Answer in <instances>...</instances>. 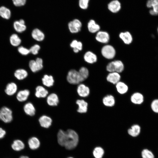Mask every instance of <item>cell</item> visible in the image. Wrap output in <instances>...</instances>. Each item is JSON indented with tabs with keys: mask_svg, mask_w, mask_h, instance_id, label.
Masks as SVG:
<instances>
[{
	"mask_svg": "<svg viewBox=\"0 0 158 158\" xmlns=\"http://www.w3.org/2000/svg\"><path fill=\"white\" fill-rule=\"evenodd\" d=\"M6 134V130L2 127L0 126V140L4 138Z\"/></svg>",
	"mask_w": 158,
	"mask_h": 158,
	"instance_id": "ee69618b",
	"label": "cell"
},
{
	"mask_svg": "<svg viewBox=\"0 0 158 158\" xmlns=\"http://www.w3.org/2000/svg\"><path fill=\"white\" fill-rule=\"evenodd\" d=\"M79 142V136L74 130L69 129L66 131V135L63 147L68 150L74 149Z\"/></svg>",
	"mask_w": 158,
	"mask_h": 158,
	"instance_id": "6da1fadb",
	"label": "cell"
},
{
	"mask_svg": "<svg viewBox=\"0 0 158 158\" xmlns=\"http://www.w3.org/2000/svg\"><path fill=\"white\" fill-rule=\"evenodd\" d=\"M121 78L119 73L114 72H110L107 75L106 79L109 83L114 84H116L120 81Z\"/></svg>",
	"mask_w": 158,
	"mask_h": 158,
	"instance_id": "9a60e30c",
	"label": "cell"
},
{
	"mask_svg": "<svg viewBox=\"0 0 158 158\" xmlns=\"http://www.w3.org/2000/svg\"><path fill=\"white\" fill-rule=\"evenodd\" d=\"M47 101L49 105L52 106L57 105L59 102L58 96L54 93L50 94L47 97Z\"/></svg>",
	"mask_w": 158,
	"mask_h": 158,
	"instance_id": "d4e9b609",
	"label": "cell"
},
{
	"mask_svg": "<svg viewBox=\"0 0 158 158\" xmlns=\"http://www.w3.org/2000/svg\"><path fill=\"white\" fill-rule=\"evenodd\" d=\"M24 142L19 139H16L12 142L11 145V149L14 151L19 152L23 150L25 147Z\"/></svg>",
	"mask_w": 158,
	"mask_h": 158,
	"instance_id": "7c38bea8",
	"label": "cell"
},
{
	"mask_svg": "<svg viewBox=\"0 0 158 158\" xmlns=\"http://www.w3.org/2000/svg\"><path fill=\"white\" fill-rule=\"evenodd\" d=\"M151 107L153 111L158 113V99H155L152 102Z\"/></svg>",
	"mask_w": 158,
	"mask_h": 158,
	"instance_id": "b9f144b4",
	"label": "cell"
},
{
	"mask_svg": "<svg viewBox=\"0 0 158 158\" xmlns=\"http://www.w3.org/2000/svg\"><path fill=\"white\" fill-rule=\"evenodd\" d=\"M28 142L29 148L32 150L37 149L40 147V145L39 140L37 137L35 136L30 138Z\"/></svg>",
	"mask_w": 158,
	"mask_h": 158,
	"instance_id": "2e32d148",
	"label": "cell"
},
{
	"mask_svg": "<svg viewBox=\"0 0 158 158\" xmlns=\"http://www.w3.org/2000/svg\"><path fill=\"white\" fill-rule=\"evenodd\" d=\"M77 92L80 97H86L89 95L90 90L87 86L84 84H81L78 86Z\"/></svg>",
	"mask_w": 158,
	"mask_h": 158,
	"instance_id": "5bb4252c",
	"label": "cell"
},
{
	"mask_svg": "<svg viewBox=\"0 0 158 158\" xmlns=\"http://www.w3.org/2000/svg\"><path fill=\"white\" fill-rule=\"evenodd\" d=\"M10 41L12 46L17 47L20 44L21 40L17 34H13L10 37Z\"/></svg>",
	"mask_w": 158,
	"mask_h": 158,
	"instance_id": "d6a6232c",
	"label": "cell"
},
{
	"mask_svg": "<svg viewBox=\"0 0 158 158\" xmlns=\"http://www.w3.org/2000/svg\"><path fill=\"white\" fill-rule=\"evenodd\" d=\"M101 52L102 56L107 59H112L115 56L116 51L114 48L110 45H106L102 48Z\"/></svg>",
	"mask_w": 158,
	"mask_h": 158,
	"instance_id": "8992f818",
	"label": "cell"
},
{
	"mask_svg": "<svg viewBox=\"0 0 158 158\" xmlns=\"http://www.w3.org/2000/svg\"><path fill=\"white\" fill-rule=\"evenodd\" d=\"M13 26L15 30L19 33H21L24 31L26 29L25 22L22 19L15 21L13 23Z\"/></svg>",
	"mask_w": 158,
	"mask_h": 158,
	"instance_id": "e0dca14e",
	"label": "cell"
},
{
	"mask_svg": "<svg viewBox=\"0 0 158 158\" xmlns=\"http://www.w3.org/2000/svg\"><path fill=\"white\" fill-rule=\"evenodd\" d=\"M66 78L68 82L72 84H77L83 81L78 71L75 69L68 71Z\"/></svg>",
	"mask_w": 158,
	"mask_h": 158,
	"instance_id": "277c9868",
	"label": "cell"
},
{
	"mask_svg": "<svg viewBox=\"0 0 158 158\" xmlns=\"http://www.w3.org/2000/svg\"><path fill=\"white\" fill-rule=\"evenodd\" d=\"M68 26L70 31L72 33H75L80 32L82 26L81 21L77 19H75L69 22Z\"/></svg>",
	"mask_w": 158,
	"mask_h": 158,
	"instance_id": "9c48e42d",
	"label": "cell"
},
{
	"mask_svg": "<svg viewBox=\"0 0 158 158\" xmlns=\"http://www.w3.org/2000/svg\"><path fill=\"white\" fill-rule=\"evenodd\" d=\"M73 51L75 53H77L79 52V51L76 48L73 49Z\"/></svg>",
	"mask_w": 158,
	"mask_h": 158,
	"instance_id": "7dc6e473",
	"label": "cell"
},
{
	"mask_svg": "<svg viewBox=\"0 0 158 158\" xmlns=\"http://www.w3.org/2000/svg\"><path fill=\"white\" fill-rule=\"evenodd\" d=\"M13 120V112L10 108L3 106L0 108V121L7 124L11 123Z\"/></svg>",
	"mask_w": 158,
	"mask_h": 158,
	"instance_id": "7a4b0ae2",
	"label": "cell"
},
{
	"mask_svg": "<svg viewBox=\"0 0 158 158\" xmlns=\"http://www.w3.org/2000/svg\"><path fill=\"white\" fill-rule=\"evenodd\" d=\"M128 133L131 136L135 137L137 136L140 132V126L137 124L132 126L131 128L128 130Z\"/></svg>",
	"mask_w": 158,
	"mask_h": 158,
	"instance_id": "1f68e13d",
	"label": "cell"
},
{
	"mask_svg": "<svg viewBox=\"0 0 158 158\" xmlns=\"http://www.w3.org/2000/svg\"><path fill=\"white\" fill-rule=\"evenodd\" d=\"M39 121L40 126L45 128H49L51 125L52 122L51 119L46 115L41 116L39 119Z\"/></svg>",
	"mask_w": 158,
	"mask_h": 158,
	"instance_id": "d6986e66",
	"label": "cell"
},
{
	"mask_svg": "<svg viewBox=\"0 0 158 158\" xmlns=\"http://www.w3.org/2000/svg\"><path fill=\"white\" fill-rule=\"evenodd\" d=\"M87 26L89 32L91 33L97 32L100 28V26L93 20H91L89 21Z\"/></svg>",
	"mask_w": 158,
	"mask_h": 158,
	"instance_id": "cb8c5ba5",
	"label": "cell"
},
{
	"mask_svg": "<svg viewBox=\"0 0 158 158\" xmlns=\"http://www.w3.org/2000/svg\"><path fill=\"white\" fill-rule=\"evenodd\" d=\"M48 93L47 90L41 86H37L36 88L35 95L37 97H45L47 96Z\"/></svg>",
	"mask_w": 158,
	"mask_h": 158,
	"instance_id": "484cf974",
	"label": "cell"
},
{
	"mask_svg": "<svg viewBox=\"0 0 158 158\" xmlns=\"http://www.w3.org/2000/svg\"><path fill=\"white\" fill-rule=\"evenodd\" d=\"M18 90V87L17 83L14 81L8 83L6 85L4 90L5 95L9 97L15 95Z\"/></svg>",
	"mask_w": 158,
	"mask_h": 158,
	"instance_id": "5b68a950",
	"label": "cell"
},
{
	"mask_svg": "<svg viewBox=\"0 0 158 158\" xmlns=\"http://www.w3.org/2000/svg\"><path fill=\"white\" fill-rule=\"evenodd\" d=\"M13 4L16 6L20 7L24 6L26 0H12Z\"/></svg>",
	"mask_w": 158,
	"mask_h": 158,
	"instance_id": "7bdbcfd3",
	"label": "cell"
},
{
	"mask_svg": "<svg viewBox=\"0 0 158 158\" xmlns=\"http://www.w3.org/2000/svg\"><path fill=\"white\" fill-rule=\"evenodd\" d=\"M157 32L158 33V27L157 28Z\"/></svg>",
	"mask_w": 158,
	"mask_h": 158,
	"instance_id": "681fc988",
	"label": "cell"
},
{
	"mask_svg": "<svg viewBox=\"0 0 158 158\" xmlns=\"http://www.w3.org/2000/svg\"><path fill=\"white\" fill-rule=\"evenodd\" d=\"M78 71L83 81L86 79L89 76V71L85 67H81Z\"/></svg>",
	"mask_w": 158,
	"mask_h": 158,
	"instance_id": "e575fe53",
	"label": "cell"
},
{
	"mask_svg": "<svg viewBox=\"0 0 158 158\" xmlns=\"http://www.w3.org/2000/svg\"><path fill=\"white\" fill-rule=\"evenodd\" d=\"M116 90L119 94H124L126 93L128 90V87L125 83L119 81L116 84Z\"/></svg>",
	"mask_w": 158,
	"mask_h": 158,
	"instance_id": "f1b7e54d",
	"label": "cell"
},
{
	"mask_svg": "<svg viewBox=\"0 0 158 158\" xmlns=\"http://www.w3.org/2000/svg\"><path fill=\"white\" fill-rule=\"evenodd\" d=\"M104 154V150L100 147L95 148L93 151V154L95 158H102Z\"/></svg>",
	"mask_w": 158,
	"mask_h": 158,
	"instance_id": "d590c367",
	"label": "cell"
},
{
	"mask_svg": "<svg viewBox=\"0 0 158 158\" xmlns=\"http://www.w3.org/2000/svg\"><path fill=\"white\" fill-rule=\"evenodd\" d=\"M141 155L142 158H154V156L152 152L147 149L143 150Z\"/></svg>",
	"mask_w": 158,
	"mask_h": 158,
	"instance_id": "8d00e7d4",
	"label": "cell"
},
{
	"mask_svg": "<svg viewBox=\"0 0 158 158\" xmlns=\"http://www.w3.org/2000/svg\"><path fill=\"white\" fill-rule=\"evenodd\" d=\"M43 84L47 87H51L53 86L54 80L53 76L51 75H45L42 79Z\"/></svg>",
	"mask_w": 158,
	"mask_h": 158,
	"instance_id": "f546056e",
	"label": "cell"
},
{
	"mask_svg": "<svg viewBox=\"0 0 158 158\" xmlns=\"http://www.w3.org/2000/svg\"><path fill=\"white\" fill-rule=\"evenodd\" d=\"M40 49V47L39 45L35 44L31 47L29 50L30 53L33 55H36L38 54Z\"/></svg>",
	"mask_w": 158,
	"mask_h": 158,
	"instance_id": "f35d334b",
	"label": "cell"
},
{
	"mask_svg": "<svg viewBox=\"0 0 158 158\" xmlns=\"http://www.w3.org/2000/svg\"><path fill=\"white\" fill-rule=\"evenodd\" d=\"M120 4L117 0L111 1L108 5L109 9L113 13L117 12L120 10Z\"/></svg>",
	"mask_w": 158,
	"mask_h": 158,
	"instance_id": "83f0119b",
	"label": "cell"
},
{
	"mask_svg": "<svg viewBox=\"0 0 158 158\" xmlns=\"http://www.w3.org/2000/svg\"><path fill=\"white\" fill-rule=\"evenodd\" d=\"M83 58L86 62L90 64L94 63L96 62L97 60L96 55L90 51H87L85 54Z\"/></svg>",
	"mask_w": 158,
	"mask_h": 158,
	"instance_id": "ac0fdd59",
	"label": "cell"
},
{
	"mask_svg": "<svg viewBox=\"0 0 158 158\" xmlns=\"http://www.w3.org/2000/svg\"><path fill=\"white\" fill-rule=\"evenodd\" d=\"M30 92L28 89H21L18 90L15 97L17 101L20 103L26 101L30 95Z\"/></svg>",
	"mask_w": 158,
	"mask_h": 158,
	"instance_id": "ba28073f",
	"label": "cell"
},
{
	"mask_svg": "<svg viewBox=\"0 0 158 158\" xmlns=\"http://www.w3.org/2000/svg\"><path fill=\"white\" fill-rule=\"evenodd\" d=\"M18 158H29V157L28 156L23 155H21Z\"/></svg>",
	"mask_w": 158,
	"mask_h": 158,
	"instance_id": "bcb514c9",
	"label": "cell"
},
{
	"mask_svg": "<svg viewBox=\"0 0 158 158\" xmlns=\"http://www.w3.org/2000/svg\"><path fill=\"white\" fill-rule=\"evenodd\" d=\"M78 42V41L76 40H74L72 41L71 43H70V47L73 49L74 48H76Z\"/></svg>",
	"mask_w": 158,
	"mask_h": 158,
	"instance_id": "f6af8a7d",
	"label": "cell"
},
{
	"mask_svg": "<svg viewBox=\"0 0 158 158\" xmlns=\"http://www.w3.org/2000/svg\"><path fill=\"white\" fill-rule=\"evenodd\" d=\"M23 110L25 114L28 116H33L35 114V108L33 104L30 102H26L24 104Z\"/></svg>",
	"mask_w": 158,
	"mask_h": 158,
	"instance_id": "8fae6325",
	"label": "cell"
},
{
	"mask_svg": "<svg viewBox=\"0 0 158 158\" xmlns=\"http://www.w3.org/2000/svg\"><path fill=\"white\" fill-rule=\"evenodd\" d=\"M119 37L126 44H129L133 41V37L130 33L128 31L122 32L119 34Z\"/></svg>",
	"mask_w": 158,
	"mask_h": 158,
	"instance_id": "ffe728a7",
	"label": "cell"
},
{
	"mask_svg": "<svg viewBox=\"0 0 158 158\" xmlns=\"http://www.w3.org/2000/svg\"><path fill=\"white\" fill-rule=\"evenodd\" d=\"M76 104L78 105L77 111L80 113L87 112V110L88 104L83 99H78L76 101Z\"/></svg>",
	"mask_w": 158,
	"mask_h": 158,
	"instance_id": "7402d4cb",
	"label": "cell"
},
{
	"mask_svg": "<svg viewBox=\"0 0 158 158\" xmlns=\"http://www.w3.org/2000/svg\"><path fill=\"white\" fill-rule=\"evenodd\" d=\"M103 104L106 106L112 107L113 106L115 102L114 97L111 95H108L104 97L102 99Z\"/></svg>",
	"mask_w": 158,
	"mask_h": 158,
	"instance_id": "4316f807",
	"label": "cell"
},
{
	"mask_svg": "<svg viewBox=\"0 0 158 158\" xmlns=\"http://www.w3.org/2000/svg\"><path fill=\"white\" fill-rule=\"evenodd\" d=\"M29 67L31 71L33 72H36L41 70L43 67V61L40 58H37L35 60H30L29 63Z\"/></svg>",
	"mask_w": 158,
	"mask_h": 158,
	"instance_id": "52a82bcc",
	"label": "cell"
},
{
	"mask_svg": "<svg viewBox=\"0 0 158 158\" xmlns=\"http://www.w3.org/2000/svg\"><path fill=\"white\" fill-rule=\"evenodd\" d=\"M27 71L23 68L16 70L14 73V76L18 81H21L25 79L28 76Z\"/></svg>",
	"mask_w": 158,
	"mask_h": 158,
	"instance_id": "4fadbf2b",
	"label": "cell"
},
{
	"mask_svg": "<svg viewBox=\"0 0 158 158\" xmlns=\"http://www.w3.org/2000/svg\"><path fill=\"white\" fill-rule=\"evenodd\" d=\"M151 8L156 16L158 15V0H152Z\"/></svg>",
	"mask_w": 158,
	"mask_h": 158,
	"instance_id": "74e56055",
	"label": "cell"
},
{
	"mask_svg": "<svg viewBox=\"0 0 158 158\" xmlns=\"http://www.w3.org/2000/svg\"><path fill=\"white\" fill-rule=\"evenodd\" d=\"M18 50L20 54L23 55H27L30 53L29 49L23 46L18 47Z\"/></svg>",
	"mask_w": 158,
	"mask_h": 158,
	"instance_id": "60d3db41",
	"label": "cell"
},
{
	"mask_svg": "<svg viewBox=\"0 0 158 158\" xmlns=\"http://www.w3.org/2000/svg\"><path fill=\"white\" fill-rule=\"evenodd\" d=\"M130 100L133 104H141L143 102V96L140 93L135 92L131 96Z\"/></svg>",
	"mask_w": 158,
	"mask_h": 158,
	"instance_id": "603a6c76",
	"label": "cell"
},
{
	"mask_svg": "<svg viewBox=\"0 0 158 158\" xmlns=\"http://www.w3.org/2000/svg\"><path fill=\"white\" fill-rule=\"evenodd\" d=\"M31 35L34 40L38 41H42L45 38L44 33L38 28H35L32 30Z\"/></svg>",
	"mask_w": 158,
	"mask_h": 158,
	"instance_id": "44dd1931",
	"label": "cell"
},
{
	"mask_svg": "<svg viewBox=\"0 0 158 158\" xmlns=\"http://www.w3.org/2000/svg\"><path fill=\"white\" fill-rule=\"evenodd\" d=\"M124 65L122 61L119 60L113 61L109 62L106 66L107 70L110 72H122L124 69Z\"/></svg>",
	"mask_w": 158,
	"mask_h": 158,
	"instance_id": "3957f363",
	"label": "cell"
},
{
	"mask_svg": "<svg viewBox=\"0 0 158 158\" xmlns=\"http://www.w3.org/2000/svg\"><path fill=\"white\" fill-rule=\"evenodd\" d=\"M67 158H73V157H68Z\"/></svg>",
	"mask_w": 158,
	"mask_h": 158,
	"instance_id": "c3c4849f",
	"label": "cell"
},
{
	"mask_svg": "<svg viewBox=\"0 0 158 158\" xmlns=\"http://www.w3.org/2000/svg\"><path fill=\"white\" fill-rule=\"evenodd\" d=\"M95 39L97 41L100 43L106 44L109 41L110 36L107 32L99 31L97 32Z\"/></svg>",
	"mask_w": 158,
	"mask_h": 158,
	"instance_id": "30bf717a",
	"label": "cell"
},
{
	"mask_svg": "<svg viewBox=\"0 0 158 158\" xmlns=\"http://www.w3.org/2000/svg\"><path fill=\"white\" fill-rule=\"evenodd\" d=\"M11 16V12L10 10L4 6L0 7V16L6 19H9Z\"/></svg>",
	"mask_w": 158,
	"mask_h": 158,
	"instance_id": "4dcf8cb0",
	"label": "cell"
},
{
	"mask_svg": "<svg viewBox=\"0 0 158 158\" xmlns=\"http://www.w3.org/2000/svg\"><path fill=\"white\" fill-rule=\"evenodd\" d=\"M66 135V131L60 130L57 134V140L58 144L61 146L63 147Z\"/></svg>",
	"mask_w": 158,
	"mask_h": 158,
	"instance_id": "836d02e7",
	"label": "cell"
},
{
	"mask_svg": "<svg viewBox=\"0 0 158 158\" xmlns=\"http://www.w3.org/2000/svg\"><path fill=\"white\" fill-rule=\"evenodd\" d=\"M89 0H79L78 5L80 7L83 9H86L88 7Z\"/></svg>",
	"mask_w": 158,
	"mask_h": 158,
	"instance_id": "ab89813d",
	"label": "cell"
}]
</instances>
